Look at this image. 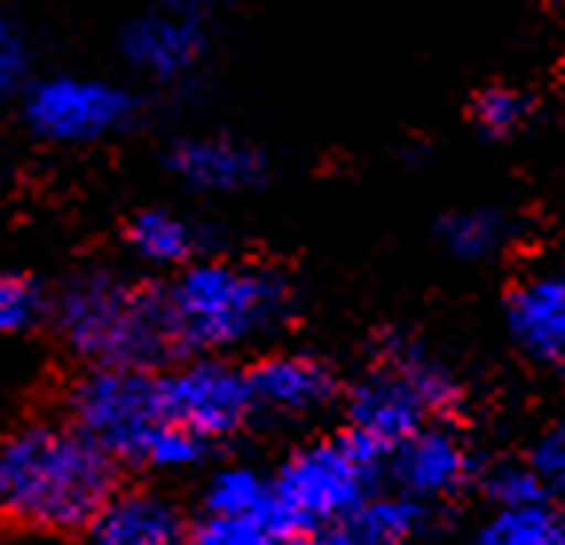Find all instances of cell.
Here are the masks:
<instances>
[{"label":"cell","mask_w":565,"mask_h":545,"mask_svg":"<svg viewBox=\"0 0 565 545\" xmlns=\"http://www.w3.org/2000/svg\"><path fill=\"white\" fill-rule=\"evenodd\" d=\"M115 499V459L71 424H28L0 444V511L40 534L90 530Z\"/></svg>","instance_id":"1"},{"label":"cell","mask_w":565,"mask_h":545,"mask_svg":"<svg viewBox=\"0 0 565 545\" xmlns=\"http://www.w3.org/2000/svg\"><path fill=\"white\" fill-rule=\"evenodd\" d=\"M169 345L185 357H228L287 318V282L259 264L196 259L161 287Z\"/></svg>","instance_id":"2"},{"label":"cell","mask_w":565,"mask_h":545,"mask_svg":"<svg viewBox=\"0 0 565 545\" xmlns=\"http://www.w3.org/2000/svg\"><path fill=\"white\" fill-rule=\"evenodd\" d=\"M71 428H79L115 463L150 471H189L209 444L177 428L161 405V381L150 370H87L67 396Z\"/></svg>","instance_id":"3"},{"label":"cell","mask_w":565,"mask_h":545,"mask_svg":"<svg viewBox=\"0 0 565 545\" xmlns=\"http://www.w3.org/2000/svg\"><path fill=\"white\" fill-rule=\"evenodd\" d=\"M55 334L90 370H150L169 345L161 290L118 271L75 275L52 302Z\"/></svg>","instance_id":"4"},{"label":"cell","mask_w":565,"mask_h":545,"mask_svg":"<svg viewBox=\"0 0 565 545\" xmlns=\"http://www.w3.org/2000/svg\"><path fill=\"white\" fill-rule=\"evenodd\" d=\"M463 385L428 345L408 338H385L373 353L370 370L345 396V431L388 456L428 424H444L459 408Z\"/></svg>","instance_id":"5"},{"label":"cell","mask_w":565,"mask_h":545,"mask_svg":"<svg viewBox=\"0 0 565 545\" xmlns=\"http://www.w3.org/2000/svg\"><path fill=\"white\" fill-rule=\"evenodd\" d=\"M381 471H385V459L362 440H353L350 431L302 444L275 471L282 519L295 530V537L310 530L350 526L365 502L377 494Z\"/></svg>","instance_id":"6"},{"label":"cell","mask_w":565,"mask_h":545,"mask_svg":"<svg viewBox=\"0 0 565 545\" xmlns=\"http://www.w3.org/2000/svg\"><path fill=\"white\" fill-rule=\"evenodd\" d=\"M20 110L35 138L55 146H90L130 126L134 95L103 75H47L28 83Z\"/></svg>","instance_id":"7"},{"label":"cell","mask_w":565,"mask_h":545,"mask_svg":"<svg viewBox=\"0 0 565 545\" xmlns=\"http://www.w3.org/2000/svg\"><path fill=\"white\" fill-rule=\"evenodd\" d=\"M166 416L201 444L228 440L256 416L247 370L228 357H185L158 373Z\"/></svg>","instance_id":"8"},{"label":"cell","mask_w":565,"mask_h":545,"mask_svg":"<svg viewBox=\"0 0 565 545\" xmlns=\"http://www.w3.org/2000/svg\"><path fill=\"white\" fill-rule=\"evenodd\" d=\"M118 44L138 75L153 83H181L209 55L212 28L196 4H161L134 17Z\"/></svg>","instance_id":"9"},{"label":"cell","mask_w":565,"mask_h":545,"mask_svg":"<svg viewBox=\"0 0 565 545\" xmlns=\"http://www.w3.org/2000/svg\"><path fill=\"white\" fill-rule=\"evenodd\" d=\"M385 471L393 475V491L408 494L420 506H433L468 491L476 479V451L448 420L428 424L388 456Z\"/></svg>","instance_id":"10"},{"label":"cell","mask_w":565,"mask_h":545,"mask_svg":"<svg viewBox=\"0 0 565 545\" xmlns=\"http://www.w3.org/2000/svg\"><path fill=\"white\" fill-rule=\"evenodd\" d=\"M256 416L315 420L338 400V373L315 353H267L247 370Z\"/></svg>","instance_id":"11"},{"label":"cell","mask_w":565,"mask_h":545,"mask_svg":"<svg viewBox=\"0 0 565 545\" xmlns=\"http://www.w3.org/2000/svg\"><path fill=\"white\" fill-rule=\"evenodd\" d=\"M507 330L526 357L565 370V267L534 271L507 295Z\"/></svg>","instance_id":"12"},{"label":"cell","mask_w":565,"mask_h":545,"mask_svg":"<svg viewBox=\"0 0 565 545\" xmlns=\"http://www.w3.org/2000/svg\"><path fill=\"white\" fill-rule=\"evenodd\" d=\"M169 173L196 193H239L264 177V153L232 133H193L173 141Z\"/></svg>","instance_id":"13"},{"label":"cell","mask_w":565,"mask_h":545,"mask_svg":"<svg viewBox=\"0 0 565 545\" xmlns=\"http://www.w3.org/2000/svg\"><path fill=\"white\" fill-rule=\"evenodd\" d=\"M87 545H189V530L173 502L134 491L106 502L87 530Z\"/></svg>","instance_id":"14"},{"label":"cell","mask_w":565,"mask_h":545,"mask_svg":"<svg viewBox=\"0 0 565 545\" xmlns=\"http://www.w3.org/2000/svg\"><path fill=\"white\" fill-rule=\"evenodd\" d=\"M126 244L146 267H166L177 275L201 256V228L173 209H146L126 228Z\"/></svg>","instance_id":"15"},{"label":"cell","mask_w":565,"mask_h":545,"mask_svg":"<svg viewBox=\"0 0 565 545\" xmlns=\"http://www.w3.org/2000/svg\"><path fill=\"white\" fill-rule=\"evenodd\" d=\"M519 236V224L514 216H507L503 209H459L448 212L440 221V239L456 259H468V264H487V259H499L507 247Z\"/></svg>","instance_id":"16"},{"label":"cell","mask_w":565,"mask_h":545,"mask_svg":"<svg viewBox=\"0 0 565 545\" xmlns=\"http://www.w3.org/2000/svg\"><path fill=\"white\" fill-rule=\"evenodd\" d=\"M201 514H282L275 475L256 467H221L201 494Z\"/></svg>","instance_id":"17"},{"label":"cell","mask_w":565,"mask_h":545,"mask_svg":"<svg viewBox=\"0 0 565 545\" xmlns=\"http://www.w3.org/2000/svg\"><path fill=\"white\" fill-rule=\"evenodd\" d=\"M471 545H565V511L557 502L491 511Z\"/></svg>","instance_id":"18"},{"label":"cell","mask_w":565,"mask_h":545,"mask_svg":"<svg viewBox=\"0 0 565 545\" xmlns=\"http://www.w3.org/2000/svg\"><path fill=\"white\" fill-rule=\"evenodd\" d=\"M350 526L370 537L373 545H408L428 526V506L401 491H377Z\"/></svg>","instance_id":"19"},{"label":"cell","mask_w":565,"mask_h":545,"mask_svg":"<svg viewBox=\"0 0 565 545\" xmlns=\"http://www.w3.org/2000/svg\"><path fill=\"white\" fill-rule=\"evenodd\" d=\"M295 530L282 514H201L189 545H291Z\"/></svg>","instance_id":"20"},{"label":"cell","mask_w":565,"mask_h":545,"mask_svg":"<svg viewBox=\"0 0 565 545\" xmlns=\"http://www.w3.org/2000/svg\"><path fill=\"white\" fill-rule=\"evenodd\" d=\"M471 118H476V130L487 138H514L534 118V98L511 83H491L471 98Z\"/></svg>","instance_id":"21"},{"label":"cell","mask_w":565,"mask_h":545,"mask_svg":"<svg viewBox=\"0 0 565 545\" xmlns=\"http://www.w3.org/2000/svg\"><path fill=\"white\" fill-rule=\"evenodd\" d=\"M40 314H44V295H40L35 279L0 267V338L28 330L32 322H40Z\"/></svg>","instance_id":"22"},{"label":"cell","mask_w":565,"mask_h":545,"mask_svg":"<svg viewBox=\"0 0 565 545\" xmlns=\"http://www.w3.org/2000/svg\"><path fill=\"white\" fill-rule=\"evenodd\" d=\"M487 494H491L494 511H514V506H539V502H554V494L546 491L530 463H507V467H494L491 475H487Z\"/></svg>","instance_id":"23"},{"label":"cell","mask_w":565,"mask_h":545,"mask_svg":"<svg viewBox=\"0 0 565 545\" xmlns=\"http://www.w3.org/2000/svg\"><path fill=\"white\" fill-rule=\"evenodd\" d=\"M28 67H32V52H28L24 32L9 17H0V106L24 98Z\"/></svg>","instance_id":"24"},{"label":"cell","mask_w":565,"mask_h":545,"mask_svg":"<svg viewBox=\"0 0 565 545\" xmlns=\"http://www.w3.org/2000/svg\"><path fill=\"white\" fill-rule=\"evenodd\" d=\"M530 471L546 483V491L565 494V416L554 420L546 431H539V440L530 444V456H526Z\"/></svg>","instance_id":"25"},{"label":"cell","mask_w":565,"mask_h":545,"mask_svg":"<svg viewBox=\"0 0 565 545\" xmlns=\"http://www.w3.org/2000/svg\"><path fill=\"white\" fill-rule=\"evenodd\" d=\"M291 545H373L365 534H358L353 526H334V530H310L299 534Z\"/></svg>","instance_id":"26"}]
</instances>
